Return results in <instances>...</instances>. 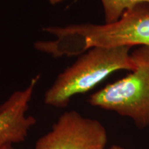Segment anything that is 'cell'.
I'll return each instance as SVG.
<instances>
[{"label":"cell","mask_w":149,"mask_h":149,"mask_svg":"<svg viewBox=\"0 0 149 149\" xmlns=\"http://www.w3.org/2000/svg\"><path fill=\"white\" fill-rule=\"evenodd\" d=\"M130 48L94 47L81 54L57 75L44 94V103L57 109L65 108L73 97L88 93L113 72L133 71L136 64L130 53Z\"/></svg>","instance_id":"7a4b0ae2"},{"label":"cell","mask_w":149,"mask_h":149,"mask_svg":"<svg viewBox=\"0 0 149 149\" xmlns=\"http://www.w3.org/2000/svg\"><path fill=\"white\" fill-rule=\"evenodd\" d=\"M40 79V74L35 76L26 88L15 91L0 105V149L23 142L36 124V119L27 112Z\"/></svg>","instance_id":"5b68a950"},{"label":"cell","mask_w":149,"mask_h":149,"mask_svg":"<svg viewBox=\"0 0 149 149\" xmlns=\"http://www.w3.org/2000/svg\"><path fill=\"white\" fill-rule=\"evenodd\" d=\"M7 149H15V148H14L13 146H10V147H8V148Z\"/></svg>","instance_id":"9c48e42d"},{"label":"cell","mask_w":149,"mask_h":149,"mask_svg":"<svg viewBox=\"0 0 149 149\" xmlns=\"http://www.w3.org/2000/svg\"><path fill=\"white\" fill-rule=\"evenodd\" d=\"M130 55L135 69L93 93L88 102L93 107L127 117L143 128L149 126V46H141Z\"/></svg>","instance_id":"3957f363"},{"label":"cell","mask_w":149,"mask_h":149,"mask_svg":"<svg viewBox=\"0 0 149 149\" xmlns=\"http://www.w3.org/2000/svg\"><path fill=\"white\" fill-rule=\"evenodd\" d=\"M107 149H125L124 148H123L122 146H119V145H113L111 147H109V148Z\"/></svg>","instance_id":"ba28073f"},{"label":"cell","mask_w":149,"mask_h":149,"mask_svg":"<svg viewBox=\"0 0 149 149\" xmlns=\"http://www.w3.org/2000/svg\"><path fill=\"white\" fill-rule=\"evenodd\" d=\"M107 131L100 121L75 111L62 113L35 149H107Z\"/></svg>","instance_id":"277c9868"},{"label":"cell","mask_w":149,"mask_h":149,"mask_svg":"<svg viewBox=\"0 0 149 149\" xmlns=\"http://www.w3.org/2000/svg\"><path fill=\"white\" fill-rule=\"evenodd\" d=\"M43 31L53 40L38 41L37 51L55 57L81 55L94 47L149 46V3H139L111 24L47 26Z\"/></svg>","instance_id":"6da1fadb"},{"label":"cell","mask_w":149,"mask_h":149,"mask_svg":"<svg viewBox=\"0 0 149 149\" xmlns=\"http://www.w3.org/2000/svg\"><path fill=\"white\" fill-rule=\"evenodd\" d=\"M105 24L118 21L124 12L139 3H149V0H101Z\"/></svg>","instance_id":"8992f818"},{"label":"cell","mask_w":149,"mask_h":149,"mask_svg":"<svg viewBox=\"0 0 149 149\" xmlns=\"http://www.w3.org/2000/svg\"><path fill=\"white\" fill-rule=\"evenodd\" d=\"M48 2H49L52 5H55L57 4V3H60L62 2V1H66V0H48Z\"/></svg>","instance_id":"52a82bcc"}]
</instances>
